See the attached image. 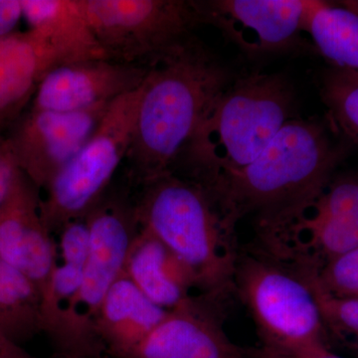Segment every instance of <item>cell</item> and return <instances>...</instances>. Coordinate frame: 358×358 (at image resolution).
Masks as SVG:
<instances>
[{"instance_id":"cell-19","label":"cell","mask_w":358,"mask_h":358,"mask_svg":"<svg viewBox=\"0 0 358 358\" xmlns=\"http://www.w3.org/2000/svg\"><path fill=\"white\" fill-rule=\"evenodd\" d=\"M42 320L39 289L0 259V331L15 341L30 333Z\"/></svg>"},{"instance_id":"cell-21","label":"cell","mask_w":358,"mask_h":358,"mask_svg":"<svg viewBox=\"0 0 358 358\" xmlns=\"http://www.w3.org/2000/svg\"><path fill=\"white\" fill-rule=\"evenodd\" d=\"M338 298L358 299V248L329 261L317 273H300Z\"/></svg>"},{"instance_id":"cell-27","label":"cell","mask_w":358,"mask_h":358,"mask_svg":"<svg viewBox=\"0 0 358 358\" xmlns=\"http://www.w3.org/2000/svg\"><path fill=\"white\" fill-rule=\"evenodd\" d=\"M0 358H30L13 339L0 331Z\"/></svg>"},{"instance_id":"cell-1","label":"cell","mask_w":358,"mask_h":358,"mask_svg":"<svg viewBox=\"0 0 358 358\" xmlns=\"http://www.w3.org/2000/svg\"><path fill=\"white\" fill-rule=\"evenodd\" d=\"M343 150L322 124L291 119L253 162L204 182L236 222L255 216L260 230L288 222L324 192Z\"/></svg>"},{"instance_id":"cell-9","label":"cell","mask_w":358,"mask_h":358,"mask_svg":"<svg viewBox=\"0 0 358 358\" xmlns=\"http://www.w3.org/2000/svg\"><path fill=\"white\" fill-rule=\"evenodd\" d=\"M112 103L78 112L30 110L7 138L18 169L46 189L93 136Z\"/></svg>"},{"instance_id":"cell-24","label":"cell","mask_w":358,"mask_h":358,"mask_svg":"<svg viewBox=\"0 0 358 358\" xmlns=\"http://www.w3.org/2000/svg\"><path fill=\"white\" fill-rule=\"evenodd\" d=\"M20 171L10 143L0 136V208L8 196Z\"/></svg>"},{"instance_id":"cell-10","label":"cell","mask_w":358,"mask_h":358,"mask_svg":"<svg viewBox=\"0 0 358 358\" xmlns=\"http://www.w3.org/2000/svg\"><path fill=\"white\" fill-rule=\"evenodd\" d=\"M38 190L20 171L0 208V259L36 286L43 305L56 262Z\"/></svg>"},{"instance_id":"cell-14","label":"cell","mask_w":358,"mask_h":358,"mask_svg":"<svg viewBox=\"0 0 358 358\" xmlns=\"http://www.w3.org/2000/svg\"><path fill=\"white\" fill-rule=\"evenodd\" d=\"M22 17L60 65L107 59L90 25L83 0H20Z\"/></svg>"},{"instance_id":"cell-23","label":"cell","mask_w":358,"mask_h":358,"mask_svg":"<svg viewBox=\"0 0 358 358\" xmlns=\"http://www.w3.org/2000/svg\"><path fill=\"white\" fill-rule=\"evenodd\" d=\"M90 249V229L87 220L71 221L62 227L60 254L62 262L84 268Z\"/></svg>"},{"instance_id":"cell-18","label":"cell","mask_w":358,"mask_h":358,"mask_svg":"<svg viewBox=\"0 0 358 358\" xmlns=\"http://www.w3.org/2000/svg\"><path fill=\"white\" fill-rule=\"evenodd\" d=\"M307 33L334 67L358 73V14L343 4L319 1L308 18Z\"/></svg>"},{"instance_id":"cell-28","label":"cell","mask_w":358,"mask_h":358,"mask_svg":"<svg viewBox=\"0 0 358 358\" xmlns=\"http://www.w3.org/2000/svg\"><path fill=\"white\" fill-rule=\"evenodd\" d=\"M341 4L348 7L353 13L358 14V0H346V1L341 2Z\"/></svg>"},{"instance_id":"cell-5","label":"cell","mask_w":358,"mask_h":358,"mask_svg":"<svg viewBox=\"0 0 358 358\" xmlns=\"http://www.w3.org/2000/svg\"><path fill=\"white\" fill-rule=\"evenodd\" d=\"M141 87L110 103L93 136L47 186L41 215L48 230L88 215L127 159Z\"/></svg>"},{"instance_id":"cell-26","label":"cell","mask_w":358,"mask_h":358,"mask_svg":"<svg viewBox=\"0 0 358 358\" xmlns=\"http://www.w3.org/2000/svg\"><path fill=\"white\" fill-rule=\"evenodd\" d=\"M22 18L20 0H0V38L13 34Z\"/></svg>"},{"instance_id":"cell-22","label":"cell","mask_w":358,"mask_h":358,"mask_svg":"<svg viewBox=\"0 0 358 358\" xmlns=\"http://www.w3.org/2000/svg\"><path fill=\"white\" fill-rule=\"evenodd\" d=\"M300 275L312 287L326 326L358 338V299L331 296L315 286L306 275Z\"/></svg>"},{"instance_id":"cell-7","label":"cell","mask_w":358,"mask_h":358,"mask_svg":"<svg viewBox=\"0 0 358 358\" xmlns=\"http://www.w3.org/2000/svg\"><path fill=\"white\" fill-rule=\"evenodd\" d=\"M236 281L263 345L282 350L326 345V322L305 278L274 264L249 260L238 267Z\"/></svg>"},{"instance_id":"cell-8","label":"cell","mask_w":358,"mask_h":358,"mask_svg":"<svg viewBox=\"0 0 358 358\" xmlns=\"http://www.w3.org/2000/svg\"><path fill=\"white\" fill-rule=\"evenodd\" d=\"M317 0H190L197 22L251 55L287 51L307 32Z\"/></svg>"},{"instance_id":"cell-11","label":"cell","mask_w":358,"mask_h":358,"mask_svg":"<svg viewBox=\"0 0 358 358\" xmlns=\"http://www.w3.org/2000/svg\"><path fill=\"white\" fill-rule=\"evenodd\" d=\"M148 70L107 59L59 65L40 82L31 110L78 112L114 102L140 88Z\"/></svg>"},{"instance_id":"cell-12","label":"cell","mask_w":358,"mask_h":358,"mask_svg":"<svg viewBox=\"0 0 358 358\" xmlns=\"http://www.w3.org/2000/svg\"><path fill=\"white\" fill-rule=\"evenodd\" d=\"M90 249L83 282L69 308L75 315H96L106 294L124 274L134 240L127 219L114 207H94L87 215Z\"/></svg>"},{"instance_id":"cell-4","label":"cell","mask_w":358,"mask_h":358,"mask_svg":"<svg viewBox=\"0 0 358 358\" xmlns=\"http://www.w3.org/2000/svg\"><path fill=\"white\" fill-rule=\"evenodd\" d=\"M293 93L279 75L251 73L224 89L182 154L204 182L257 159L291 120Z\"/></svg>"},{"instance_id":"cell-20","label":"cell","mask_w":358,"mask_h":358,"mask_svg":"<svg viewBox=\"0 0 358 358\" xmlns=\"http://www.w3.org/2000/svg\"><path fill=\"white\" fill-rule=\"evenodd\" d=\"M320 91L334 121L358 141V73L333 66L322 78Z\"/></svg>"},{"instance_id":"cell-17","label":"cell","mask_w":358,"mask_h":358,"mask_svg":"<svg viewBox=\"0 0 358 358\" xmlns=\"http://www.w3.org/2000/svg\"><path fill=\"white\" fill-rule=\"evenodd\" d=\"M169 313L124 274L106 294L96 315L110 341L120 350L134 352Z\"/></svg>"},{"instance_id":"cell-25","label":"cell","mask_w":358,"mask_h":358,"mask_svg":"<svg viewBox=\"0 0 358 358\" xmlns=\"http://www.w3.org/2000/svg\"><path fill=\"white\" fill-rule=\"evenodd\" d=\"M252 358H345L331 352L327 345L315 346L303 350H282L263 345L251 355Z\"/></svg>"},{"instance_id":"cell-16","label":"cell","mask_w":358,"mask_h":358,"mask_svg":"<svg viewBox=\"0 0 358 358\" xmlns=\"http://www.w3.org/2000/svg\"><path fill=\"white\" fill-rule=\"evenodd\" d=\"M124 274L150 301L169 312L190 303L188 291L195 285L192 275L145 228L131 243Z\"/></svg>"},{"instance_id":"cell-15","label":"cell","mask_w":358,"mask_h":358,"mask_svg":"<svg viewBox=\"0 0 358 358\" xmlns=\"http://www.w3.org/2000/svg\"><path fill=\"white\" fill-rule=\"evenodd\" d=\"M59 65L51 47L32 30L0 38V127L20 114L45 75Z\"/></svg>"},{"instance_id":"cell-3","label":"cell","mask_w":358,"mask_h":358,"mask_svg":"<svg viewBox=\"0 0 358 358\" xmlns=\"http://www.w3.org/2000/svg\"><path fill=\"white\" fill-rule=\"evenodd\" d=\"M138 211L143 228L189 271L195 285L213 294L229 291L238 267L234 224L202 185L173 173L148 183Z\"/></svg>"},{"instance_id":"cell-6","label":"cell","mask_w":358,"mask_h":358,"mask_svg":"<svg viewBox=\"0 0 358 358\" xmlns=\"http://www.w3.org/2000/svg\"><path fill=\"white\" fill-rule=\"evenodd\" d=\"M107 60L150 67L199 24L185 0H83Z\"/></svg>"},{"instance_id":"cell-2","label":"cell","mask_w":358,"mask_h":358,"mask_svg":"<svg viewBox=\"0 0 358 358\" xmlns=\"http://www.w3.org/2000/svg\"><path fill=\"white\" fill-rule=\"evenodd\" d=\"M231 79L227 71L192 37L150 66L127 160L150 183L166 174Z\"/></svg>"},{"instance_id":"cell-13","label":"cell","mask_w":358,"mask_h":358,"mask_svg":"<svg viewBox=\"0 0 358 358\" xmlns=\"http://www.w3.org/2000/svg\"><path fill=\"white\" fill-rule=\"evenodd\" d=\"M138 358H244L222 329L190 303L171 310L134 350Z\"/></svg>"}]
</instances>
